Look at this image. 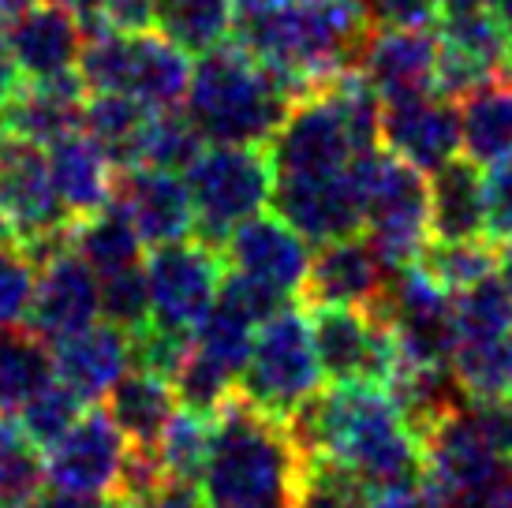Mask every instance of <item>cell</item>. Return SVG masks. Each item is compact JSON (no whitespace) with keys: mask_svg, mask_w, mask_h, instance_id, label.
I'll list each match as a JSON object with an SVG mask.
<instances>
[{"mask_svg":"<svg viewBox=\"0 0 512 508\" xmlns=\"http://www.w3.org/2000/svg\"><path fill=\"white\" fill-rule=\"evenodd\" d=\"M236 42L303 98L333 75L359 68L370 23L359 0H266L255 12L232 19Z\"/></svg>","mask_w":512,"mask_h":508,"instance_id":"cell-1","label":"cell"},{"mask_svg":"<svg viewBox=\"0 0 512 508\" xmlns=\"http://www.w3.org/2000/svg\"><path fill=\"white\" fill-rule=\"evenodd\" d=\"M303 464L307 456L285 419L255 408L236 389L214 415L199 490L210 508H296Z\"/></svg>","mask_w":512,"mask_h":508,"instance_id":"cell-2","label":"cell"},{"mask_svg":"<svg viewBox=\"0 0 512 508\" xmlns=\"http://www.w3.org/2000/svg\"><path fill=\"white\" fill-rule=\"evenodd\" d=\"M292 101V90L255 53L240 42H221L191 68L184 113L202 142L266 146Z\"/></svg>","mask_w":512,"mask_h":508,"instance_id":"cell-3","label":"cell"},{"mask_svg":"<svg viewBox=\"0 0 512 508\" xmlns=\"http://www.w3.org/2000/svg\"><path fill=\"white\" fill-rule=\"evenodd\" d=\"M348 172L363 202V236L378 251L385 269H404L419 262L430 240L427 172L400 161L385 146L356 154Z\"/></svg>","mask_w":512,"mask_h":508,"instance_id":"cell-4","label":"cell"},{"mask_svg":"<svg viewBox=\"0 0 512 508\" xmlns=\"http://www.w3.org/2000/svg\"><path fill=\"white\" fill-rule=\"evenodd\" d=\"M75 71L90 94L116 90L131 94L150 109H180L191 83V60L165 34H90L79 49Z\"/></svg>","mask_w":512,"mask_h":508,"instance_id":"cell-5","label":"cell"},{"mask_svg":"<svg viewBox=\"0 0 512 508\" xmlns=\"http://www.w3.org/2000/svg\"><path fill=\"white\" fill-rule=\"evenodd\" d=\"M184 184L195 210V236L221 247L232 228L270 206V150L210 142V150H199L184 169Z\"/></svg>","mask_w":512,"mask_h":508,"instance_id":"cell-6","label":"cell"},{"mask_svg":"<svg viewBox=\"0 0 512 508\" xmlns=\"http://www.w3.org/2000/svg\"><path fill=\"white\" fill-rule=\"evenodd\" d=\"M322 381L307 314L285 307L258 325L251 359L240 374V396L277 419H288L307 396L322 389Z\"/></svg>","mask_w":512,"mask_h":508,"instance_id":"cell-7","label":"cell"},{"mask_svg":"<svg viewBox=\"0 0 512 508\" xmlns=\"http://www.w3.org/2000/svg\"><path fill=\"white\" fill-rule=\"evenodd\" d=\"M0 232L34 262L72 236V217L53 191L45 150L15 135L0 146Z\"/></svg>","mask_w":512,"mask_h":508,"instance_id":"cell-8","label":"cell"},{"mask_svg":"<svg viewBox=\"0 0 512 508\" xmlns=\"http://www.w3.org/2000/svg\"><path fill=\"white\" fill-rule=\"evenodd\" d=\"M146 292H150V322L180 333H195V325L210 314L221 277H225V258L214 243L206 240H172L150 247L143 258Z\"/></svg>","mask_w":512,"mask_h":508,"instance_id":"cell-9","label":"cell"},{"mask_svg":"<svg viewBox=\"0 0 512 508\" xmlns=\"http://www.w3.org/2000/svg\"><path fill=\"white\" fill-rule=\"evenodd\" d=\"M311 340L322 378L333 385H389L400 370L393 329L363 307H311Z\"/></svg>","mask_w":512,"mask_h":508,"instance_id":"cell-10","label":"cell"},{"mask_svg":"<svg viewBox=\"0 0 512 508\" xmlns=\"http://www.w3.org/2000/svg\"><path fill=\"white\" fill-rule=\"evenodd\" d=\"M273 176L281 172H329L348 169L352 157L367 146L356 139V131L344 116L341 101L333 98L329 86H318L288 105L281 127L266 142ZM374 150V146H370Z\"/></svg>","mask_w":512,"mask_h":508,"instance_id":"cell-11","label":"cell"},{"mask_svg":"<svg viewBox=\"0 0 512 508\" xmlns=\"http://www.w3.org/2000/svg\"><path fill=\"white\" fill-rule=\"evenodd\" d=\"M270 206L314 247L363 232V202L348 169L281 172L273 176Z\"/></svg>","mask_w":512,"mask_h":508,"instance_id":"cell-12","label":"cell"},{"mask_svg":"<svg viewBox=\"0 0 512 508\" xmlns=\"http://www.w3.org/2000/svg\"><path fill=\"white\" fill-rule=\"evenodd\" d=\"M225 258V269L240 273L247 281L270 288L273 296L296 303L311 266V243L296 228L285 225L277 213H255L236 225L217 247Z\"/></svg>","mask_w":512,"mask_h":508,"instance_id":"cell-13","label":"cell"},{"mask_svg":"<svg viewBox=\"0 0 512 508\" xmlns=\"http://www.w3.org/2000/svg\"><path fill=\"white\" fill-rule=\"evenodd\" d=\"M131 441L105 415V408H90L68 426V434L45 449V482L79 490L90 497H109L120 482Z\"/></svg>","mask_w":512,"mask_h":508,"instance_id":"cell-14","label":"cell"},{"mask_svg":"<svg viewBox=\"0 0 512 508\" xmlns=\"http://www.w3.org/2000/svg\"><path fill=\"white\" fill-rule=\"evenodd\" d=\"M101 318V281L83 258L64 243L38 258V284L27 311V329L45 344L72 337Z\"/></svg>","mask_w":512,"mask_h":508,"instance_id":"cell-15","label":"cell"},{"mask_svg":"<svg viewBox=\"0 0 512 508\" xmlns=\"http://www.w3.org/2000/svg\"><path fill=\"white\" fill-rule=\"evenodd\" d=\"M378 146L419 172L438 169L441 161L460 154V124H456V101L441 98L434 90L408 94V98L382 101L378 116Z\"/></svg>","mask_w":512,"mask_h":508,"instance_id":"cell-16","label":"cell"},{"mask_svg":"<svg viewBox=\"0 0 512 508\" xmlns=\"http://www.w3.org/2000/svg\"><path fill=\"white\" fill-rule=\"evenodd\" d=\"M389 269L363 232L318 243L307 266L299 303L307 307H370L382 292Z\"/></svg>","mask_w":512,"mask_h":508,"instance_id":"cell-17","label":"cell"},{"mask_svg":"<svg viewBox=\"0 0 512 508\" xmlns=\"http://www.w3.org/2000/svg\"><path fill=\"white\" fill-rule=\"evenodd\" d=\"M438 34L434 27H374L370 30L359 71L382 101L434 90Z\"/></svg>","mask_w":512,"mask_h":508,"instance_id":"cell-18","label":"cell"},{"mask_svg":"<svg viewBox=\"0 0 512 508\" xmlns=\"http://www.w3.org/2000/svg\"><path fill=\"white\" fill-rule=\"evenodd\" d=\"M116 198L124 202L146 247L195 236V210L184 176L157 165H131L116 172Z\"/></svg>","mask_w":512,"mask_h":508,"instance_id":"cell-19","label":"cell"},{"mask_svg":"<svg viewBox=\"0 0 512 508\" xmlns=\"http://www.w3.org/2000/svg\"><path fill=\"white\" fill-rule=\"evenodd\" d=\"M53 352V378L64 381L83 404H98L116 385V378L131 367V340L120 325L90 322L72 337L49 344Z\"/></svg>","mask_w":512,"mask_h":508,"instance_id":"cell-20","label":"cell"},{"mask_svg":"<svg viewBox=\"0 0 512 508\" xmlns=\"http://www.w3.org/2000/svg\"><path fill=\"white\" fill-rule=\"evenodd\" d=\"M8 45L19 64V75L27 79H53L75 71L79 49H83V27L68 4H30L8 23Z\"/></svg>","mask_w":512,"mask_h":508,"instance_id":"cell-21","label":"cell"},{"mask_svg":"<svg viewBox=\"0 0 512 508\" xmlns=\"http://www.w3.org/2000/svg\"><path fill=\"white\" fill-rule=\"evenodd\" d=\"M45 165H49V180H53L60 206L72 221L98 213L116 198V165L83 127L49 142Z\"/></svg>","mask_w":512,"mask_h":508,"instance_id":"cell-22","label":"cell"},{"mask_svg":"<svg viewBox=\"0 0 512 508\" xmlns=\"http://www.w3.org/2000/svg\"><path fill=\"white\" fill-rule=\"evenodd\" d=\"M83 101L86 86L79 71L53 75V79H30L27 86L19 83L4 98L8 131L34 146H49L83 127Z\"/></svg>","mask_w":512,"mask_h":508,"instance_id":"cell-23","label":"cell"},{"mask_svg":"<svg viewBox=\"0 0 512 508\" xmlns=\"http://www.w3.org/2000/svg\"><path fill=\"white\" fill-rule=\"evenodd\" d=\"M430 240H479L486 236V172L471 157L453 154L427 172Z\"/></svg>","mask_w":512,"mask_h":508,"instance_id":"cell-24","label":"cell"},{"mask_svg":"<svg viewBox=\"0 0 512 508\" xmlns=\"http://www.w3.org/2000/svg\"><path fill=\"white\" fill-rule=\"evenodd\" d=\"M456 124H460V150L475 165H498L512 157V75L498 71L456 98Z\"/></svg>","mask_w":512,"mask_h":508,"instance_id":"cell-25","label":"cell"},{"mask_svg":"<svg viewBox=\"0 0 512 508\" xmlns=\"http://www.w3.org/2000/svg\"><path fill=\"white\" fill-rule=\"evenodd\" d=\"M385 393L397 404L400 419L419 438V445L434 426L445 423L468 400V389L453 363H400Z\"/></svg>","mask_w":512,"mask_h":508,"instance_id":"cell-26","label":"cell"},{"mask_svg":"<svg viewBox=\"0 0 512 508\" xmlns=\"http://www.w3.org/2000/svg\"><path fill=\"white\" fill-rule=\"evenodd\" d=\"M176 408L180 404H176L172 381L139 367L124 370L113 389L105 393V415L120 426V434L131 445H157Z\"/></svg>","mask_w":512,"mask_h":508,"instance_id":"cell-27","label":"cell"},{"mask_svg":"<svg viewBox=\"0 0 512 508\" xmlns=\"http://www.w3.org/2000/svg\"><path fill=\"white\" fill-rule=\"evenodd\" d=\"M68 243H72V251L79 254L98 277H109V273H120V269H131V266H143V258H146L143 236H139V228H135V221H131V213L124 210L120 198H113L109 206H101V210L90 213V217L72 221Z\"/></svg>","mask_w":512,"mask_h":508,"instance_id":"cell-28","label":"cell"},{"mask_svg":"<svg viewBox=\"0 0 512 508\" xmlns=\"http://www.w3.org/2000/svg\"><path fill=\"white\" fill-rule=\"evenodd\" d=\"M150 116H154L150 105L116 90H98L83 101V131L109 154L116 172L139 165V142Z\"/></svg>","mask_w":512,"mask_h":508,"instance_id":"cell-29","label":"cell"},{"mask_svg":"<svg viewBox=\"0 0 512 508\" xmlns=\"http://www.w3.org/2000/svg\"><path fill=\"white\" fill-rule=\"evenodd\" d=\"M45 381H53L49 344L27 325L0 329V415H15Z\"/></svg>","mask_w":512,"mask_h":508,"instance_id":"cell-30","label":"cell"},{"mask_svg":"<svg viewBox=\"0 0 512 508\" xmlns=\"http://www.w3.org/2000/svg\"><path fill=\"white\" fill-rule=\"evenodd\" d=\"M154 27L187 57H202L228 42L232 0H154Z\"/></svg>","mask_w":512,"mask_h":508,"instance_id":"cell-31","label":"cell"},{"mask_svg":"<svg viewBox=\"0 0 512 508\" xmlns=\"http://www.w3.org/2000/svg\"><path fill=\"white\" fill-rule=\"evenodd\" d=\"M453 322H456V348L460 344H483L512 333V296L498 273H486L483 281L453 292Z\"/></svg>","mask_w":512,"mask_h":508,"instance_id":"cell-32","label":"cell"},{"mask_svg":"<svg viewBox=\"0 0 512 508\" xmlns=\"http://www.w3.org/2000/svg\"><path fill=\"white\" fill-rule=\"evenodd\" d=\"M210 434H214V419L199 415L191 408H176L172 419L165 423L154 452L157 464L165 471V482H195L199 486L206 456H210Z\"/></svg>","mask_w":512,"mask_h":508,"instance_id":"cell-33","label":"cell"},{"mask_svg":"<svg viewBox=\"0 0 512 508\" xmlns=\"http://www.w3.org/2000/svg\"><path fill=\"white\" fill-rule=\"evenodd\" d=\"M45 486V452L0 415V508H30Z\"/></svg>","mask_w":512,"mask_h":508,"instance_id":"cell-34","label":"cell"},{"mask_svg":"<svg viewBox=\"0 0 512 508\" xmlns=\"http://www.w3.org/2000/svg\"><path fill=\"white\" fill-rule=\"evenodd\" d=\"M419 266L441 292H460L468 284L483 281L486 273L498 266V243L479 236V240H427Z\"/></svg>","mask_w":512,"mask_h":508,"instance_id":"cell-35","label":"cell"},{"mask_svg":"<svg viewBox=\"0 0 512 508\" xmlns=\"http://www.w3.org/2000/svg\"><path fill=\"white\" fill-rule=\"evenodd\" d=\"M438 27V42L460 49L464 57H471L475 64H483L490 71H505L509 60L512 38L501 30V23L486 8H468V12H445L434 23Z\"/></svg>","mask_w":512,"mask_h":508,"instance_id":"cell-36","label":"cell"},{"mask_svg":"<svg viewBox=\"0 0 512 508\" xmlns=\"http://www.w3.org/2000/svg\"><path fill=\"white\" fill-rule=\"evenodd\" d=\"M83 408H86L83 400H79L64 381L53 378V381H45L42 389L15 411L12 419L19 423V430L45 452L49 445H57V441L68 434V426L83 415Z\"/></svg>","mask_w":512,"mask_h":508,"instance_id":"cell-37","label":"cell"},{"mask_svg":"<svg viewBox=\"0 0 512 508\" xmlns=\"http://www.w3.org/2000/svg\"><path fill=\"white\" fill-rule=\"evenodd\" d=\"M202 150V135L180 109H154L139 142V165L184 172Z\"/></svg>","mask_w":512,"mask_h":508,"instance_id":"cell-38","label":"cell"},{"mask_svg":"<svg viewBox=\"0 0 512 508\" xmlns=\"http://www.w3.org/2000/svg\"><path fill=\"white\" fill-rule=\"evenodd\" d=\"M453 367L468 396H505L512 381V333L483 344H460Z\"/></svg>","mask_w":512,"mask_h":508,"instance_id":"cell-39","label":"cell"},{"mask_svg":"<svg viewBox=\"0 0 512 508\" xmlns=\"http://www.w3.org/2000/svg\"><path fill=\"white\" fill-rule=\"evenodd\" d=\"M34 284H38V262L19 243H0V329L27 325Z\"/></svg>","mask_w":512,"mask_h":508,"instance_id":"cell-40","label":"cell"},{"mask_svg":"<svg viewBox=\"0 0 512 508\" xmlns=\"http://www.w3.org/2000/svg\"><path fill=\"white\" fill-rule=\"evenodd\" d=\"M101 281V318L120 325L124 333H135L139 325L150 322V292H146L143 266L120 269Z\"/></svg>","mask_w":512,"mask_h":508,"instance_id":"cell-41","label":"cell"},{"mask_svg":"<svg viewBox=\"0 0 512 508\" xmlns=\"http://www.w3.org/2000/svg\"><path fill=\"white\" fill-rule=\"evenodd\" d=\"M131 340V367L161 374V378H176V370L184 363V355L191 352V333L180 329H165L157 322L139 325L135 333H128Z\"/></svg>","mask_w":512,"mask_h":508,"instance_id":"cell-42","label":"cell"},{"mask_svg":"<svg viewBox=\"0 0 512 508\" xmlns=\"http://www.w3.org/2000/svg\"><path fill=\"white\" fill-rule=\"evenodd\" d=\"M83 34H139L154 27V0H75Z\"/></svg>","mask_w":512,"mask_h":508,"instance_id":"cell-43","label":"cell"},{"mask_svg":"<svg viewBox=\"0 0 512 508\" xmlns=\"http://www.w3.org/2000/svg\"><path fill=\"white\" fill-rule=\"evenodd\" d=\"M486 240H512V157L486 169Z\"/></svg>","mask_w":512,"mask_h":508,"instance_id":"cell-44","label":"cell"},{"mask_svg":"<svg viewBox=\"0 0 512 508\" xmlns=\"http://www.w3.org/2000/svg\"><path fill=\"white\" fill-rule=\"evenodd\" d=\"M374 27H434L441 19L434 0H363Z\"/></svg>","mask_w":512,"mask_h":508,"instance_id":"cell-45","label":"cell"},{"mask_svg":"<svg viewBox=\"0 0 512 508\" xmlns=\"http://www.w3.org/2000/svg\"><path fill=\"white\" fill-rule=\"evenodd\" d=\"M101 501L105 497H90V494H79V490H64V486L45 482L42 494L34 497L30 508H101Z\"/></svg>","mask_w":512,"mask_h":508,"instance_id":"cell-46","label":"cell"},{"mask_svg":"<svg viewBox=\"0 0 512 508\" xmlns=\"http://www.w3.org/2000/svg\"><path fill=\"white\" fill-rule=\"evenodd\" d=\"M370 508H438L434 497L427 494V486H400V490H382L370 497Z\"/></svg>","mask_w":512,"mask_h":508,"instance_id":"cell-47","label":"cell"},{"mask_svg":"<svg viewBox=\"0 0 512 508\" xmlns=\"http://www.w3.org/2000/svg\"><path fill=\"white\" fill-rule=\"evenodd\" d=\"M154 508H210L195 482H165L154 497Z\"/></svg>","mask_w":512,"mask_h":508,"instance_id":"cell-48","label":"cell"},{"mask_svg":"<svg viewBox=\"0 0 512 508\" xmlns=\"http://www.w3.org/2000/svg\"><path fill=\"white\" fill-rule=\"evenodd\" d=\"M15 86H19V64H15V57H12L8 34L0 30V98H8Z\"/></svg>","mask_w":512,"mask_h":508,"instance_id":"cell-49","label":"cell"},{"mask_svg":"<svg viewBox=\"0 0 512 508\" xmlns=\"http://www.w3.org/2000/svg\"><path fill=\"white\" fill-rule=\"evenodd\" d=\"M494 273H498V281L505 284V292L512 296V240L498 243V266H494Z\"/></svg>","mask_w":512,"mask_h":508,"instance_id":"cell-50","label":"cell"},{"mask_svg":"<svg viewBox=\"0 0 512 508\" xmlns=\"http://www.w3.org/2000/svg\"><path fill=\"white\" fill-rule=\"evenodd\" d=\"M490 4V15L501 23V30L512 38V0H486Z\"/></svg>","mask_w":512,"mask_h":508,"instance_id":"cell-51","label":"cell"},{"mask_svg":"<svg viewBox=\"0 0 512 508\" xmlns=\"http://www.w3.org/2000/svg\"><path fill=\"white\" fill-rule=\"evenodd\" d=\"M30 4H34V0H0V27L12 23L15 15L23 12V8H30Z\"/></svg>","mask_w":512,"mask_h":508,"instance_id":"cell-52","label":"cell"},{"mask_svg":"<svg viewBox=\"0 0 512 508\" xmlns=\"http://www.w3.org/2000/svg\"><path fill=\"white\" fill-rule=\"evenodd\" d=\"M438 4V12H468V8H483L486 0H434Z\"/></svg>","mask_w":512,"mask_h":508,"instance_id":"cell-53","label":"cell"},{"mask_svg":"<svg viewBox=\"0 0 512 508\" xmlns=\"http://www.w3.org/2000/svg\"><path fill=\"white\" fill-rule=\"evenodd\" d=\"M12 139V131H8V113H4V98H0V146Z\"/></svg>","mask_w":512,"mask_h":508,"instance_id":"cell-54","label":"cell"},{"mask_svg":"<svg viewBox=\"0 0 512 508\" xmlns=\"http://www.w3.org/2000/svg\"><path fill=\"white\" fill-rule=\"evenodd\" d=\"M505 494L512 497V456H509V464H505Z\"/></svg>","mask_w":512,"mask_h":508,"instance_id":"cell-55","label":"cell"},{"mask_svg":"<svg viewBox=\"0 0 512 508\" xmlns=\"http://www.w3.org/2000/svg\"><path fill=\"white\" fill-rule=\"evenodd\" d=\"M490 508H512V497H509V494L498 497V501H494V505H490Z\"/></svg>","mask_w":512,"mask_h":508,"instance_id":"cell-56","label":"cell"},{"mask_svg":"<svg viewBox=\"0 0 512 508\" xmlns=\"http://www.w3.org/2000/svg\"><path fill=\"white\" fill-rule=\"evenodd\" d=\"M505 400H509V404H512V381H509V389H505Z\"/></svg>","mask_w":512,"mask_h":508,"instance_id":"cell-57","label":"cell"},{"mask_svg":"<svg viewBox=\"0 0 512 508\" xmlns=\"http://www.w3.org/2000/svg\"><path fill=\"white\" fill-rule=\"evenodd\" d=\"M53 4H68V8H72V4H75V0H53Z\"/></svg>","mask_w":512,"mask_h":508,"instance_id":"cell-58","label":"cell"}]
</instances>
